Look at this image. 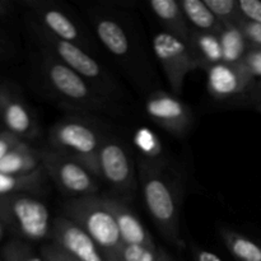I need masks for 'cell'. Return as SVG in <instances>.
<instances>
[{"instance_id": "obj_30", "label": "cell", "mask_w": 261, "mask_h": 261, "mask_svg": "<svg viewBox=\"0 0 261 261\" xmlns=\"http://www.w3.org/2000/svg\"><path fill=\"white\" fill-rule=\"evenodd\" d=\"M239 24L240 27H241L244 35L246 36L250 46H254V47H261V24L246 22V20H241Z\"/></svg>"}, {"instance_id": "obj_18", "label": "cell", "mask_w": 261, "mask_h": 261, "mask_svg": "<svg viewBox=\"0 0 261 261\" xmlns=\"http://www.w3.org/2000/svg\"><path fill=\"white\" fill-rule=\"evenodd\" d=\"M40 168V152L31 147L27 142L18 144L0 161V172L7 175H30Z\"/></svg>"}, {"instance_id": "obj_4", "label": "cell", "mask_w": 261, "mask_h": 261, "mask_svg": "<svg viewBox=\"0 0 261 261\" xmlns=\"http://www.w3.org/2000/svg\"><path fill=\"white\" fill-rule=\"evenodd\" d=\"M42 71L53 93L68 106L91 111H102L110 106L109 97L46 50Z\"/></svg>"}, {"instance_id": "obj_38", "label": "cell", "mask_w": 261, "mask_h": 261, "mask_svg": "<svg viewBox=\"0 0 261 261\" xmlns=\"http://www.w3.org/2000/svg\"><path fill=\"white\" fill-rule=\"evenodd\" d=\"M4 233H5V228H4V227H3L2 222H0V241H2L3 237H4Z\"/></svg>"}, {"instance_id": "obj_32", "label": "cell", "mask_w": 261, "mask_h": 261, "mask_svg": "<svg viewBox=\"0 0 261 261\" xmlns=\"http://www.w3.org/2000/svg\"><path fill=\"white\" fill-rule=\"evenodd\" d=\"M247 99L250 102L257 106V105H261V81H256L251 86V88L247 91V93L245 94Z\"/></svg>"}, {"instance_id": "obj_2", "label": "cell", "mask_w": 261, "mask_h": 261, "mask_svg": "<svg viewBox=\"0 0 261 261\" xmlns=\"http://www.w3.org/2000/svg\"><path fill=\"white\" fill-rule=\"evenodd\" d=\"M63 212V216L78 224L110 259L122 261L125 244L116 221L105 205L102 196L71 199L64 204Z\"/></svg>"}, {"instance_id": "obj_31", "label": "cell", "mask_w": 261, "mask_h": 261, "mask_svg": "<svg viewBox=\"0 0 261 261\" xmlns=\"http://www.w3.org/2000/svg\"><path fill=\"white\" fill-rule=\"evenodd\" d=\"M23 140L5 129H0V161Z\"/></svg>"}, {"instance_id": "obj_20", "label": "cell", "mask_w": 261, "mask_h": 261, "mask_svg": "<svg viewBox=\"0 0 261 261\" xmlns=\"http://www.w3.org/2000/svg\"><path fill=\"white\" fill-rule=\"evenodd\" d=\"M180 3L191 30L219 35L223 24L217 19L204 0H181Z\"/></svg>"}, {"instance_id": "obj_34", "label": "cell", "mask_w": 261, "mask_h": 261, "mask_svg": "<svg viewBox=\"0 0 261 261\" xmlns=\"http://www.w3.org/2000/svg\"><path fill=\"white\" fill-rule=\"evenodd\" d=\"M196 261H223L214 252L208 250H198L196 251Z\"/></svg>"}, {"instance_id": "obj_28", "label": "cell", "mask_w": 261, "mask_h": 261, "mask_svg": "<svg viewBox=\"0 0 261 261\" xmlns=\"http://www.w3.org/2000/svg\"><path fill=\"white\" fill-rule=\"evenodd\" d=\"M241 64L255 82L261 81V47L250 46Z\"/></svg>"}, {"instance_id": "obj_26", "label": "cell", "mask_w": 261, "mask_h": 261, "mask_svg": "<svg viewBox=\"0 0 261 261\" xmlns=\"http://www.w3.org/2000/svg\"><path fill=\"white\" fill-rule=\"evenodd\" d=\"M4 261H46L42 255H37L27 242L22 240H13L3 249Z\"/></svg>"}, {"instance_id": "obj_17", "label": "cell", "mask_w": 261, "mask_h": 261, "mask_svg": "<svg viewBox=\"0 0 261 261\" xmlns=\"http://www.w3.org/2000/svg\"><path fill=\"white\" fill-rule=\"evenodd\" d=\"M150 12L163 25L165 32L171 33L175 37L184 41H189L191 28L186 20L185 14L181 8V3L177 0H152L148 3Z\"/></svg>"}, {"instance_id": "obj_9", "label": "cell", "mask_w": 261, "mask_h": 261, "mask_svg": "<svg viewBox=\"0 0 261 261\" xmlns=\"http://www.w3.org/2000/svg\"><path fill=\"white\" fill-rule=\"evenodd\" d=\"M99 178L112 189L130 195L137 189V166L129 150L116 139L105 137L98 153Z\"/></svg>"}, {"instance_id": "obj_19", "label": "cell", "mask_w": 261, "mask_h": 261, "mask_svg": "<svg viewBox=\"0 0 261 261\" xmlns=\"http://www.w3.org/2000/svg\"><path fill=\"white\" fill-rule=\"evenodd\" d=\"M188 42L200 65V69H203L204 71L223 61L221 40L216 33L199 32L193 30Z\"/></svg>"}, {"instance_id": "obj_3", "label": "cell", "mask_w": 261, "mask_h": 261, "mask_svg": "<svg viewBox=\"0 0 261 261\" xmlns=\"http://www.w3.org/2000/svg\"><path fill=\"white\" fill-rule=\"evenodd\" d=\"M105 137L86 120L66 117L48 133V148L78 161L99 178L98 153Z\"/></svg>"}, {"instance_id": "obj_22", "label": "cell", "mask_w": 261, "mask_h": 261, "mask_svg": "<svg viewBox=\"0 0 261 261\" xmlns=\"http://www.w3.org/2000/svg\"><path fill=\"white\" fill-rule=\"evenodd\" d=\"M134 147L140 154V160L152 165L165 167V152L160 138L149 127L142 126L137 129L133 137Z\"/></svg>"}, {"instance_id": "obj_12", "label": "cell", "mask_w": 261, "mask_h": 261, "mask_svg": "<svg viewBox=\"0 0 261 261\" xmlns=\"http://www.w3.org/2000/svg\"><path fill=\"white\" fill-rule=\"evenodd\" d=\"M24 5L32 13L36 24L50 33L51 36L75 43L83 48L88 46L84 32L76 24L75 20L53 3L41 2V0H25Z\"/></svg>"}, {"instance_id": "obj_24", "label": "cell", "mask_w": 261, "mask_h": 261, "mask_svg": "<svg viewBox=\"0 0 261 261\" xmlns=\"http://www.w3.org/2000/svg\"><path fill=\"white\" fill-rule=\"evenodd\" d=\"M45 171L42 167L30 175L14 176L0 172V196L27 194L38 190L43 184Z\"/></svg>"}, {"instance_id": "obj_14", "label": "cell", "mask_w": 261, "mask_h": 261, "mask_svg": "<svg viewBox=\"0 0 261 261\" xmlns=\"http://www.w3.org/2000/svg\"><path fill=\"white\" fill-rule=\"evenodd\" d=\"M205 73L209 94L219 101L245 96L255 83L241 63L229 64L222 61L206 69Z\"/></svg>"}, {"instance_id": "obj_11", "label": "cell", "mask_w": 261, "mask_h": 261, "mask_svg": "<svg viewBox=\"0 0 261 261\" xmlns=\"http://www.w3.org/2000/svg\"><path fill=\"white\" fill-rule=\"evenodd\" d=\"M51 240V244L75 261H112L78 224L65 216L54 219Z\"/></svg>"}, {"instance_id": "obj_7", "label": "cell", "mask_w": 261, "mask_h": 261, "mask_svg": "<svg viewBox=\"0 0 261 261\" xmlns=\"http://www.w3.org/2000/svg\"><path fill=\"white\" fill-rule=\"evenodd\" d=\"M41 167L64 194L73 199L93 196L98 193V181L82 163L50 148L38 149Z\"/></svg>"}, {"instance_id": "obj_33", "label": "cell", "mask_w": 261, "mask_h": 261, "mask_svg": "<svg viewBox=\"0 0 261 261\" xmlns=\"http://www.w3.org/2000/svg\"><path fill=\"white\" fill-rule=\"evenodd\" d=\"M46 249V251L51 255L56 261H75L71 256H69L66 252H64L63 250H60L59 247H56L55 245H45L43 246Z\"/></svg>"}, {"instance_id": "obj_23", "label": "cell", "mask_w": 261, "mask_h": 261, "mask_svg": "<svg viewBox=\"0 0 261 261\" xmlns=\"http://www.w3.org/2000/svg\"><path fill=\"white\" fill-rule=\"evenodd\" d=\"M222 240L232 256L239 261H261V246L240 232L222 229Z\"/></svg>"}, {"instance_id": "obj_1", "label": "cell", "mask_w": 261, "mask_h": 261, "mask_svg": "<svg viewBox=\"0 0 261 261\" xmlns=\"http://www.w3.org/2000/svg\"><path fill=\"white\" fill-rule=\"evenodd\" d=\"M137 167L145 206L158 231L168 242L176 247H182L184 241L180 234V199L165 167L143 160H139Z\"/></svg>"}, {"instance_id": "obj_13", "label": "cell", "mask_w": 261, "mask_h": 261, "mask_svg": "<svg viewBox=\"0 0 261 261\" xmlns=\"http://www.w3.org/2000/svg\"><path fill=\"white\" fill-rule=\"evenodd\" d=\"M0 121L5 130L23 142L33 140L40 132L37 120L28 105L17 92L5 84L0 86Z\"/></svg>"}, {"instance_id": "obj_36", "label": "cell", "mask_w": 261, "mask_h": 261, "mask_svg": "<svg viewBox=\"0 0 261 261\" xmlns=\"http://www.w3.org/2000/svg\"><path fill=\"white\" fill-rule=\"evenodd\" d=\"M9 13V4L7 2L0 0V17H4Z\"/></svg>"}, {"instance_id": "obj_40", "label": "cell", "mask_w": 261, "mask_h": 261, "mask_svg": "<svg viewBox=\"0 0 261 261\" xmlns=\"http://www.w3.org/2000/svg\"><path fill=\"white\" fill-rule=\"evenodd\" d=\"M0 50H2V46H0Z\"/></svg>"}, {"instance_id": "obj_29", "label": "cell", "mask_w": 261, "mask_h": 261, "mask_svg": "<svg viewBox=\"0 0 261 261\" xmlns=\"http://www.w3.org/2000/svg\"><path fill=\"white\" fill-rule=\"evenodd\" d=\"M239 8L242 20L261 24L260 0H239Z\"/></svg>"}, {"instance_id": "obj_8", "label": "cell", "mask_w": 261, "mask_h": 261, "mask_svg": "<svg viewBox=\"0 0 261 261\" xmlns=\"http://www.w3.org/2000/svg\"><path fill=\"white\" fill-rule=\"evenodd\" d=\"M152 45L173 94L180 96L188 74L200 69L190 45L163 30L153 36Z\"/></svg>"}, {"instance_id": "obj_16", "label": "cell", "mask_w": 261, "mask_h": 261, "mask_svg": "<svg viewBox=\"0 0 261 261\" xmlns=\"http://www.w3.org/2000/svg\"><path fill=\"white\" fill-rule=\"evenodd\" d=\"M94 33L102 45L116 58H126L132 50V41L126 28L111 15L98 14L93 18Z\"/></svg>"}, {"instance_id": "obj_6", "label": "cell", "mask_w": 261, "mask_h": 261, "mask_svg": "<svg viewBox=\"0 0 261 261\" xmlns=\"http://www.w3.org/2000/svg\"><path fill=\"white\" fill-rule=\"evenodd\" d=\"M32 28L46 51L53 54L68 68L83 76L87 82L96 87L105 96L110 97L116 91L117 84L115 83L114 78L83 47L75 45V43L54 37L45 30L38 27L36 23H33Z\"/></svg>"}, {"instance_id": "obj_5", "label": "cell", "mask_w": 261, "mask_h": 261, "mask_svg": "<svg viewBox=\"0 0 261 261\" xmlns=\"http://www.w3.org/2000/svg\"><path fill=\"white\" fill-rule=\"evenodd\" d=\"M0 222L18 240L51 239L54 221L47 205L28 194L0 196Z\"/></svg>"}, {"instance_id": "obj_27", "label": "cell", "mask_w": 261, "mask_h": 261, "mask_svg": "<svg viewBox=\"0 0 261 261\" xmlns=\"http://www.w3.org/2000/svg\"><path fill=\"white\" fill-rule=\"evenodd\" d=\"M122 261H157L158 247L142 245H124L121 254Z\"/></svg>"}, {"instance_id": "obj_37", "label": "cell", "mask_w": 261, "mask_h": 261, "mask_svg": "<svg viewBox=\"0 0 261 261\" xmlns=\"http://www.w3.org/2000/svg\"><path fill=\"white\" fill-rule=\"evenodd\" d=\"M41 255H42V257H43V259H45L46 261H56L55 259H54L53 256H51L50 254H48L47 251H46V249H45V247H43V246H42V249H41Z\"/></svg>"}, {"instance_id": "obj_39", "label": "cell", "mask_w": 261, "mask_h": 261, "mask_svg": "<svg viewBox=\"0 0 261 261\" xmlns=\"http://www.w3.org/2000/svg\"><path fill=\"white\" fill-rule=\"evenodd\" d=\"M255 107H256V110H257V111H259L260 114H261V105H257V106H255Z\"/></svg>"}, {"instance_id": "obj_15", "label": "cell", "mask_w": 261, "mask_h": 261, "mask_svg": "<svg viewBox=\"0 0 261 261\" xmlns=\"http://www.w3.org/2000/svg\"><path fill=\"white\" fill-rule=\"evenodd\" d=\"M102 199L106 208L114 216L125 245H142V246L154 245L148 229L126 204L111 196H102Z\"/></svg>"}, {"instance_id": "obj_25", "label": "cell", "mask_w": 261, "mask_h": 261, "mask_svg": "<svg viewBox=\"0 0 261 261\" xmlns=\"http://www.w3.org/2000/svg\"><path fill=\"white\" fill-rule=\"evenodd\" d=\"M204 2L223 25L239 24L242 20L239 0H204Z\"/></svg>"}, {"instance_id": "obj_35", "label": "cell", "mask_w": 261, "mask_h": 261, "mask_svg": "<svg viewBox=\"0 0 261 261\" xmlns=\"http://www.w3.org/2000/svg\"><path fill=\"white\" fill-rule=\"evenodd\" d=\"M157 261H173V260L171 259V256L165 251V250L158 249V260Z\"/></svg>"}, {"instance_id": "obj_10", "label": "cell", "mask_w": 261, "mask_h": 261, "mask_svg": "<svg viewBox=\"0 0 261 261\" xmlns=\"http://www.w3.org/2000/svg\"><path fill=\"white\" fill-rule=\"evenodd\" d=\"M144 107L147 116L173 137H185L193 125L190 107L173 93L153 92L145 101Z\"/></svg>"}, {"instance_id": "obj_21", "label": "cell", "mask_w": 261, "mask_h": 261, "mask_svg": "<svg viewBox=\"0 0 261 261\" xmlns=\"http://www.w3.org/2000/svg\"><path fill=\"white\" fill-rule=\"evenodd\" d=\"M218 36L221 40L222 50H223L224 63H241L247 50L250 48V43L246 36L242 32L240 24L223 25Z\"/></svg>"}]
</instances>
